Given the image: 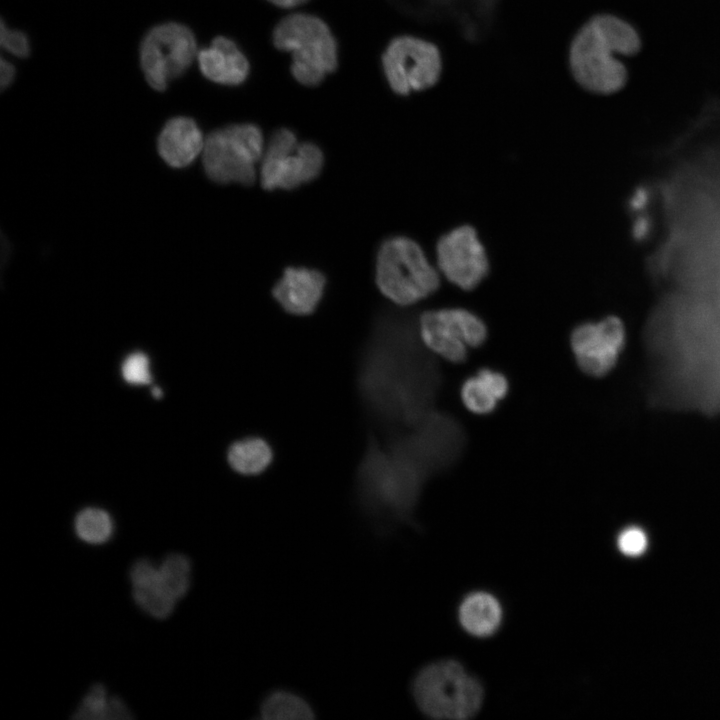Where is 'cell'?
Wrapping results in <instances>:
<instances>
[{"instance_id": "6da1fadb", "label": "cell", "mask_w": 720, "mask_h": 720, "mask_svg": "<svg viewBox=\"0 0 720 720\" xmlns=\"http://www.w3.org/2000/svg\"><path fill=\"white\" fill-rule=\"evenodd\" d=\"M422 476L392 457L368 435L355 473L356 500L375 524L410 522Z\"/></svg>"}, {"instance_id": "7a4b0ae2", "label": "cell", "mask_w": 720, "mask_h": 720, "mask_svg": "<svg viewBox=\"0 0 720 720\" xmlns=\"http://www.w3.org/2000/svg\"><path fill=\"white\" fill-rule=\"evenodd\" d=\"M272 42L291 55V75L303 86L319 85L338 66L336 38L316 15L295 12L285 16L273 28Z\"/></svg>"}, {"instance_id": "3957f363", "label": "cell", "mask_w": 720, "mask_h": 720, "mask_svg": "<svg viewBox=\"0 0 720 720\" xmlns=\"http://www.w3.org/2000/svg\"><path fill=\"white\" fill-rule=\"evenodd\" d=\"M376 284L389 300L408 306L433 294L440 277L417 242L394 236L386 239L378 250Z\"/></svg>"}, {"instance_id": "277c9868", "label": "cell", "mask_w": 720, "mask_h": 720, "mask_svg": "<svg viewBox=\"0 0 720 720\" xmlns=\"http://www.w3.org/2000/svg\"><path fill=\"white\" fill-rule=\"evenodd\" d=\"M412 693L424 714L444 720L473 717L484 697L479 681L452 660L438 661L422 668L413 680Z\"/></svg>"}, {"instance_id": "5b68a950", "label": "cell", "mask_w": 720, "mask_h": 720, "mask_svg": "<svg viewBox=\"0 0 720 720\" xmlns=\"http://www.w3.org/2000/svg\"><path fill=\"white\" fill-rule=\"evenodd\" d=\"M263 153L261 129L253 123H236L206 136L201 158L204 171L212 181L251 185L256 178V163Z\"/></svg>"}, {"instance_id": "8992f818", "label": "cell", "mask_w": 720, "mask_h": 720, "mask_svg": "<svg viewBox=\"0 0 720 720\" xmlns=\"http://www.w3.org/2000/svg\"><path fill=\"white\" fill-rule=\"evenodd\" d=\"M324 157L312 142L299 143L295 133L279 128L270 136L261 159L260 182L264 189H294L315 179Z\"/></svg>"}, {"instance_id": "52a82bcc", "label": "cell", "mask_w": 720, "mask_h": 720, "mask_svg": "<svg viewBox=\"0 0 720 720\" xmlns=\"http://www.w3.org/2000/svg\"><path fill=\"white\" fill-rule=\"evenodd\" d=\"M593 18L574 37L569 66L575 80L585 89L610 94L620 90L627 79L624 65Z\"/></svg>"}, {"instance_id": "ba28073f", "label": "cell", "mask_w": 720, "mask_h": 720, "mask_svg": "<svg viewBox=\"0 0 720 720\" xmlns=\"http://www.w3.org/2000/svg\"><path fill=\"white\" fill-rule=\"evenodd\" d=\"M381 66L391 90L398 95H408L437 83L442 60L433 43L416 36L401 35L386 46Z\"/></svg>"}, {"instance_id": "9c48e42d", "label": "cell", "mask_w": 720, "mask_h": 720, "mask_svg": "<svg viewBox=\"0 0 720 720\" xmlns=\"http://www.w3.org/2000/svg\"><path fill=\"white\" fill-rule=\"evenodd\" d=\"M193 32L185 25L165 23L153 27L140 47V62L148 84L166 89L169 80L183 74L197 57Z\"/></svg>"}, {"instance_id": "30bf717a", "label": "cell", "mask_w": 720, "mask_h": 720, "mask_svg": "<svg viewBox=\"0 0 720 720\" xmlns=\"http://www.w3.org/2000/svg\"><path fill=\"white\" fill-rule=\"evenodd\" d=\"M419 333L425 346L453 363L466 360L469 348L482 345L487 338L483 320L464 308H444L424 312Z\"/></svg>"}, {"instance_id": "8fae6325", "label": "cell", "mask_w": 720, "mask_h": 720, "mask_svg": "<svg viewBox=\"0 0 720 720\" xmlns=\"http://www.w3.org/2000/svg\"><path fill=\"white\" fill-rule=\"evenodd\" d=\"M436 260L438 271L463 290L477 287L489 270L485 248L470 225H461L438 240Z\"/></svg>"}, {"instance_id": "7c38bea8", "label": "cell", "mask_w": 720, "mask_h": 720, "mask_svg": "<svg viewBox=\"0 0 720 720\" xmlns=\"http://www.w3.org/2000/svg\"><path fill=\"white\" fill-rule=\"evenodd\" d=\"M625 343V329L615 316L598 322H586L574 328L570 345L578 367L587 375L601 377L609 373Z\"/></svg>"}, {"instance_id": "4fadbf2b", "label": "cell", "mask_w": 720, "mask_h": 720, "mask_svg": "<svg viewBox=\"0 0 720 720\" xmlns=\"http://www.w3.org/2000/svg\"><path fill=\"white\" fill-rule=\"evenodd\" d=\"M325 284V276L318 270L287 267L274 285L272 295L285 312L295 316H307L318 307Z\"/></svg>"}, {"instance_id": "5bb4252c", "label": "cell", "mask_w": 720, "mask_h": 720, "mask_svg": "<svg viewBox=\"0 0 720 720\" xmlns=\"http://www.w3.org/2000/svg\"><path fill=\"white\" fill-rule=\"evenodd\" d=\"M202 74L210 81L224 86L243 84L250 73V63L244 52L230 38L218 36L197 54Z\"/></svg>"}, {"instance_id": "9a60e30c", "label": "cell", "mask_w": 720, "mask_h": 720, "mask_svg": "<svg viewBox=\"0 0 720 720\" xmlns=\"http://www.w3.org/2000/svg\"><path fill=\"white\" fill-rule=\"evenodd\" d=\"M205 137L197 123L185 116L166 122L158 140L157 150L162 160L173 168H184L203 152Z\"/></svg>"}, {"instance_id": "2e32d148", "label": "cell", "mask_w": 720, "mask_h": 720, "mask_svg": "<svg viewBox=\"0 0 720 720\" xmlns=\"http://www.w3.org/2000/svg\"><path fill=\"white\" fill-rule=\"evenodd\" d=\"M130 580L133 598L142 610L157 619L171 615L177 601L163 587L158 566L140 559L130 570Z\"/></svg>"}, {"instance_id": "e0dca14e", "label": "cell", "mask_w": 720, "mask_h": 720, "mask_svg": "<svg viewBox=\"0 0 720 720\" xmlns=\"http://www.w3.org/2000/svg\"><path fill=\"white\" fill-rule=\"evenodd\" d=\"M508 391L509 383L504 374L483 368L463 382L460 395L470 412L486 415L495 410Z\"/></svg>"}, {"instance_id": "ac0fdd59", "label": "cell", "mask_w": 720, "mask_h": 720, "mask_svg": "<svg viewBox=\"0 0 720 720\" xmlns=\"http://www.w3.org/2000/svg\"><path fill=\"white\" fill-rule=\"evenodd\" d=\"M274 450L270 442L257 435L240 438L230 444L227 462L231 469L243 476H257L273 463Z\"/></svg>"}, {"instance_id": "d6986e66", "label": "cell", "mask_w": 720, "mask_h": 720, "mask_svg": "<svg viewBox=\"0 0 720 720\" xmlns=\"http://www.w3.org/2000/svg\"><path fill=\"white\" fill-rule=\"evenodd\" d=\"M502 610L490 594L476 592L464 599L459 607V620L463 628L477 637L493 634L499 627Z\"/></svg>"}, {"instance_id": "ffe728a7", "label": "cell", "mask_w": 720, "mask_h": 720, "mask_svg": "<svg viewBox=\"0 0 720 720\" xmlns=\"http://www.w3.org/2000/svg\"><path fill=\"white\" fill-rule=\"evenodd\" d=\"M74 718L89 720L130 719L132 715L119 697H109L104 686L95 684L82 700Z\"/></svg>"}, {"instance_id": "44dd1931", "label": "cell", "mask_w": 720, "mask_h": 720, "mask_svg": "<svg viewBox=\"0 0 720 720\" xmlns=\"http://www.w3.org/2000/svg\"><path fill=\"white\" fill-rule=\"evenodd\" d=\"M265 720H309L315 717L309 703L299 695L286 690L271 692L260 706Z\"/></svg>"}, {"instance_id": "7402d4cb", "label": "cell", "mask_w": 720, "mask_h": 720, "mask_svg": "<svg viewBox=\"0 0 720 720\" xmlns=\"http://www.w3.org/2000/svg\"><path fill=\"white\" fill-rule=\"evenodd\" d=\"M165 590L178 601L188 592L191 583V563L183 554L171 553L158 566Z\"/></svg>"}, {"instance_id": "603a6c76", "label": "cell", "mask_w": 720, "mask_h": 720, "mask_svg": "<svg viewBox=\"0 0 720 720\" xmlns=\"http://www.w3.org/2000/svg\"><path fill=\"white\" fill-rule=\"evenodd\" d=\"M77 536L88 544H103L113 534L111 516L99 508H86L78 513L74 522Z\"/></svg>"}, {"instance_id": "cb8c5ba5", "label": "cell", "mask_w": 720, "mask_h": 720, "mask_svg": "<svg viewBox=\"0 0 720 720\" xmlns=\"http://www.w3.org/2000/svg\"><path fill=\"white\" fill-rule=\"evenodd\" d=\"M593 20L611 43L617 54L632 55L640 48L636 31L628 23L612 15H598Z\"/></svg>"}, {"instance_id": "d4e9b609", "label": "cell", "mask_w": 720, "mask_h": 720, "mask_svg": "<svg viewBox=\"0 0 720 720\" xmlns=\"http://www.w3.org/2000/svg\"><path fill=\"white\" fill-rule=\"evenodd\" d=\"M121 371L129 384L144 385L151 382L149 359L144 353L130 354L123 362Z\"/></svg>"}, {"instance_id": "484cf974", "label": "cell", "mask_w": 720, "mask_h": 720, "mask_svg": "<svg viewBox=\"0 0 720 720\" xmlns=\"http://www.w3.org/2000/svg\"><path fill=\"white\" fill-rule=\"evenodd\" d=\"M0 43L11 54L18 57H27L30 53V45L26 35L18 30H11L1 23Z\"/></svg>"}, {"instance_id": "4316f807", "label": "cell", "mask_w": 720, "mask_h": 720, "mask_svg": "<svg viewBox=\"0 0 720 720\" xmlns=\"http://www.w3.org/2000/svg\"><path fill=\"white\" fill-rule=\"evenodd\" d=\"M647 546L644 532L638 528L624 530L618 538V547L622 553L629 556L640 555Z\"/></svg>"}, {"instance_id": "83f0119b", "label": "cell", "mask_w": 720, "mask_h": 720, "mask_svg": "<svg viewBox=\"0 0 720 720\" xmlns=\"http://www.w3.org/2000/svg\"><path fill=\"white\" fill-rule=\"evenodd\" d=\"M0 83L1 88L4 89L7 86L11 84V82L14 80L15 77V68L14 66L6 61L4 58L1 59V65H0Z\"/></svg>"}, {"instance_id": "f1b7e54d", "label": "cell", "mask_w": 720, "mask_h": 720, "mask_svg": "<svg viewBox=\"0 0 720 720\" xmlns=\"http://www.w3.org/2000/svg\"><path fill=\"white\" fill-rule=\"evenodd\" d=\"M270 4L283 9H293L302 6L309 0H266Z\"/></svg>"}, {"instance_id": "f546056e", "label": "cell", "mask_w": 720, "mask_h": 720, "mask_svg": "<svg viewBox=\"0 0 720 720\" xmlns=\"http://www.w3.org/2000/svg\"><path fill=\"white\" fill-rule=\"evenodd\" d=\"M152 394H153L154 397L160 398V397L162 396V391H161L160 388L154 387V388L152 389Z\"/></svg>"}]
</instances>
